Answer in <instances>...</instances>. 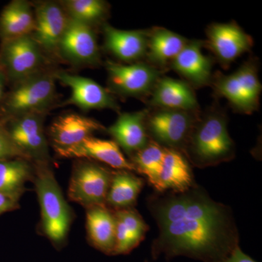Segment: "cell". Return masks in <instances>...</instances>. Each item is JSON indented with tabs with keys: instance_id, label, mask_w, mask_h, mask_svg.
Segmentation results:
<instances>
[{
	"instance_id": "cell-1",
	"label": "cell",
	"mask_w": 262,
	"mask_h": 262,
	"mask_svg": "<svg viewBox=\"0 0 262 262\" xmlns=\"http://www.w3.org/2000/svg\"><path fill=\"white\" fill-rule=\"evenodd\" d=\"M147 206L159 227L151 244L153 259L182 256L220 262L239 245L231 208L213 201L199 186L184 192L153 194Z\"/></svg>"
},
{
	"instance_id": "cell-2",
	"label": "cell",
	"mask_w": 262,
	"mask_h": 262,
	"mask_svg": "<svg viewBox=\"0 0 262 262\" xmlns=\"http://www.w3.org/2000/svg\"><path fill=\"white\" fill-rule=\"evenodd\" d=\"M188 161L198 168L215 166L232 160L235 144L229 136L227 119L219 110L210 112L194 124L184 151Z\"/></svg>"
},
{
	"instance_id": "cell-3",
	"label": "cell",
	"mask_w": 262,
	"mask_h": 262,
	"mask_svg": "<svg viewBox=\"0 0 262 262\" xmlns=\"http://www.w3.org/2000/svg\"><path fill=\"white\" fill-rule=\"evenodd\" d=\"M34 170L33 183L40 206L41 230L59 249L67 243L75 213L65 200L52 165H36Z\"/></svg>"
},
{
	"instance_id": "cell-4",
	"label": "cell",
	"mask_w": 262,
	"mask_h": 262,
	"mask_svg": "<svg viewBox=\"0 0 262 262\" xmlns=\"http://www.w3.org/2000/svg\"><path fill=\"white\" fill-rule=\"evenodd\" d=\"M54 72L49 69L13 84L0 104V121L29 114L46 115L54 108L57 98Z\"/></svg>"
},
{
	"instance_id": "cell-5",
	"label": "cell",
	"mask_w": 262,
	"mask_h": 262,
	"mask_svg": "<svg viewBox=\"0 0 262 262\" xmlns=\"http://www.w3.org/2000/svg\"><path fill=\"white\" fill-rule=\"evenodd\" d=\"M49 58L32 36L3 41L0 44V67L12 85L49 70Z\"/></svg>"
},
{
	"instance_id": "cell-6",
	"label": "cell",
	"mask_w": 262,
	"mask_h": 262,
	"mask_svg": "<svg viewBox=\"0 0 262 262\" xmlns=\"http://www.w3.org/2000/svg\"><path fill=\"white\" fill-rule=\"evenodd\" d=\"M42 114H29L3 122L10 139L26 159L34 165H52L49 142Z\"/></svg>"
},
{
	"instance_id": "cell-7",
	"label": "cell",
	"mask_w": 262,
	"mask_h": 262,
	"mask_svg": "<svg viewBox=\"0 0 262 262\" xmlns=\"http://www.w3.org/2000/svg\"><path fill=\"white\" fill-rule=\"evenodd\" d=\"M113 170L97 162L77 160L74 163L68 189L70 201L87 208L106 206Z\"/></svg>"
},
{
	"instance_id": "cell-8",
	"label": "cell",
	"mask_w": 262,
	"mask_h": 262,
	"mask_svg": "<svg viewBox=\"0 0 262 262\" xmlns=\"http://www.w3.org/2000/svg\"><path fill=\"white\" fill-rule=\"evenodd\" d=\"M192 112L157 108L148 112L146 127L151 140L184 155L189 136L198 117Z\"/></svg>"
},
{
	"instance_id": "cell-9",
	"label": "cell",
	"mask_w": 262,
	"mask_h": 262,
	"mask_svg": "<svg viewBox=\"0 0 262 262\" xmlns=\"http://www.w3.org/2000/svg\"><path fill=\"white\" fill-rule=\"evenodd\" d=\"M105 67L108 91L123 97H143L151 94L161 75L159 69L140 61L124 64L107 61Z\"/></svg>"
},
{
	"instance_id": "cell-10",
	"label": "cell",
	"mask_w": 262,
	"mask_h": 262,
	"mask_svg": "<svg viewBox=\"0 0 262 262\" xmlns=\"http://www.w3.org/2000/svg\"><path fill=\"white\" fill-rule=\"evenodd\" d=\"M32 5L35 28L31 36L48 58L58 57V46L70 20L68 15L60 2H37Z\"/></svg>"
},
{
	"instance_id": "cell-11",
	"label": "cell",
	"mask_w": 262,
	"mask_h": 262,
	"mask_svg": "<svg viewBox=\"0 0 262 262\" xmlns=\"http://www.w3.org/2000/svg\"><path fill=\"white\" fill-rule=\"evenodd\" d=\"M58 55L73 65L99 64L101 51L94 29L70 18L58 46Z\"/></svg>"
},
{
	"instance_id": "cell-12",
	"label": "cell",
	"mask_w": 262,
	"mask_h": 262,
	"mask_svg": "<svg viewBox=\"0 0 262 262\" xmlns=\"http://www.w3.org/2000/svg\"><path fill=\"white\" fill-rule=\"evenodd\" d=\"M54 75L56 80L71 90L70 97L60 106L73 105L85 112L103 108L118 111L119 106L113 94L96 81L65 71L55 70Z\"/></svg>"
},
{
	"instance_id": "cell-13",
	"label": "cell",
	"mask_w": 262,
	"mask_h": 262,
	"mask_svg": "<svg viewBox=\"0 0 262 262\" xmlns=\"http://www.w3.org/2000/svg\"><path fill=\"white\" fill-rule=\"evenodd\" d=\"M206 34V44L224 68L249 51L253 44L252 37L234 22L212 24Z\"/></svg>"
},
{
	"instance_id": "cell-14",
	"label": "cell",
	"mask_w": 262,
	"mask_h": 262,
	"mask_svg": "<svg viewBox=\"0 0 262 262\" xmlns=\"http://www.w3.org/2000/svg\"><path fill=\"white\" fill-rule=\"evenodd\" d=\"M104 130L102 124L95 119L71 113L56 117L46 134L53 150L58 151L77 145L95 132Z\"/></svg>"
},
{
	"instance_id": "cell-15",
	"label": "cell",
	"mask_w": 262,
	"mask_h": 262,
	"mask_svg": "<svg viewBox=\"0 0 262 262\" xmlns=\"http://www.w3.org/2000/svg\"><path fill=\"white\" fill-rule=\"evenodd\" d=\"M57 156L70 159L89 160L100 162L117 170L136 171L134 165L127 160L113 140H104L91 136L77 145L56 151Z\"/></svg>"
},
{
	"instance_id": "cell-16",
	"label": "cell",
	"mask_w": 262,
	"mask_h": 262,
	"mask_svg": "<svg viewBox=\"0 0 262 262\" xmlns=\"http://www.w3.org/2000/svg\"><path fill=\"white\" fill-rule=\"evenodd\" d=\"M103 47L119 61L136 63L146 57L148 32L122 30L106 23L102 26Z\"/></svg>"
},
{
	"instance_id": "cell-17",
	"label": "cell",
	"mask_w": 262,
	"mask_h": 262,
	"mask_svg": "<svg viewBox=\"0 0 262 262\" xmlns=\"http://www.w3.org/2000/svg\"><path fill=\"white\" fill-rule=\"evenodd\" d=\"M203 42L200 40L188 41L178 56L170 63L192 88L208 85L212 80V62L202 51Z\"/></svg>"
},
{
	"instance_id": "cell-18",
	"label": "cell",
	"mask_w": 262,
	"mask_h": 262,
	"mask_svg": "<svg viewBox=\"0 0 262 262\" xmlns=\"http://www.w3.org/2000/svg\"><path fill=\"white\" fill-rule=\"evenodd\" d=\"M147 113V110L122 113L106 129L113 141L130 158L144 147L150 140L146 127Z\"/></svg>"
},
{
	"instance_id": "cell-19",
	"label": "cell",
	"mask_w": 262,
	"mask_h": 262,
	"mask_svg": "<svg viewBox=\"0 0 262 262\" xmlns=\"http://www.w3.org/2000/svg\"><path fill=\"white\" fill-rule=\"evenodd\" d=\"M150 94V104L158 108L192 113L198 110L196 95L185 81L160 77Z\"/></svg>"
},
{
	"instance_id": "cell-20",
	"label": "cell",
	"mask_w": 262,
	"mask_h": 262,
	"mask_svg": "<svg viewBox=\"0 0 262 262\" xmlns=\"http://www.w3.org/2000/svg\"><path fill=\"white\" fill-rule=\"evenodd\" d=\"M86 228L90 244L106 255H114L116 242L115 211L106 206L86 209Z\"/></svg>"
},
{
	"instance_id": "cell-21",
	"label": "cell",
	"mask_w": 262,
	"mask_h": 262,
	"mask_svg": "<svg viewBox=\"0 0 262 262\" xmlns=\"http://www.w3.org/2000/svg\"><path fill=\"white\" fill-rule=\"evenodd\" d=\"M192 170L181 151L165 148V156L156 190L164 193L184 192L195 186Z\"/></svg>"
},
{
	"instance_id": "cell-22",
	"label": "cell",
	"mask_w": 262,
	"mask_h": 262,
	"mask_svg": "<svg viewBox=\"0 0 262 262\" xmlns=\"http://www.w3.org/2000/svg\"><path fill=\"white\" fill-rule=\"evenodd\" d=\"M35 28L32 3L27 0H13L0 13V40L32 35Z\"/></svg>"
},
{
	"instance_id": "cell-23",
	"label": "cell",
	"mask_w": 262,
	"mask_h": 262,
	"mask_svg": "<svg viewBox=\"0 0 262 262\" xmlns=\"http://www.w3.org/2000/svg\"><path fill=\"white\" fill-rule=\"evenodd\" d=\"M114 211L116 219L114 255L128 254L144 241L149 227L134 208Z\"/></svg>"
},
{
	"instance_id": "cell-24",
	"label": "cell",
	"mask_w": 262,
	"mask_h": 262,
	"mask_svg": "<svg viewBox=\"0 0 262 262\" xmlns=\"http://www.w3.org/2000/svg\"><path fill=\"white\" fill-rule=\"evenodd\" d=\"M180 34L168 29L156 27L148 32L146 57L150 65L160 69L170 65L188 42Z\"/></svg>"
},
{
	"instance_id": "cell-25",
	"label": "cell",
	"mask_w": 262,
	"mask_h": 262,
	"mask_svg": "<svg viewBox=\"0 0 262 262\" xmlns=\"http://www.w3.org/2000/svg\"><path fill=\"white\" fill-rule=\"evenodd\" d=\"M144 186V179L138 177L132 171H113L106 206L114 211L134 208Z\"/></svg>"
},
{
	"instance_id": "cell-26",
	"label": "cell",
	"mask_w": 262,
	"mask_h": 262,
	"mask_svg": "<svg viewBox=\"0 0 262 262\" xmlns=\"http://www.w3.org/2000/svg\"><path fill=\"white\" fill-rule=\"evenodd\" d=\"M34 165L22 158L0 161V193L20 199L34 178Z\"/></svg>"
},
{
	"instance_id": "cell-27",
	"label": "cell",
	"mask_w": 262,
	"mask_h": 262,
	"mask_svg": "<svg viewBox=\"0 0 262 262\" xmlns=\"http://www.w3.org/2000/svg\"><path fill=\"white\" fill-rule=\"evenodd\" d=\"M69 18L94 29L105 23L108 5L102 0H63L59 1Z\"/></svg>"
},
{
	"instance_id": "cell-28",
	"label": "cell",
	"mask_w": 262,
	"mask_h": 262,
	"mask_svg": "<svg viewBox=\"0 0 262 262\" xmlns=\"http://www.w3.org/2000/svg\"><path fill=\"white\" fill-rule=\"evenodd\" d=\"M165 151V147L150 139L144 147L130 158L136 171L145 176L155 189L158 187Z\"/></svg>"
},
{
	"instance_id": "cell-29",
	"label": "cell",
	"mask_w": 262,
	"mask_h": 262,
	"mask_svg": "<svg viewBox=\"0 0 262 262\" xmlns=\"http://www.w3.org/2000/svg\"><path fill=\"white\" fill-rule=\"evenodd\" d=\"M235 74L244 92L248 113H252L258 107L261 91L257 65L253 60L248 61L241 66Z\"/></svg>"
},
{
	"instance_id": "cell-30",
	"label": "cell",
	"mask_w": 262,
	"mask_h": 262,
	"mask_svg": "<svg viewBox=\"0 0 262 262\" xmlns=\"http://www.w3.org/2000/svg\"><path fill=\"white\" fill-rule=\"evenodd\" d=\"M214 87L217 94L225 98L237 111L248 114L244 92L235 72L232 75L217 76Z\"/></svg>"
},
{
	"instance_id": "cell-31",
	"label": "cell",
	"mask_w": 262,
	"mask_h": 262,
	"mask_svg": "<svg viewBox=\"0 0 262 262\" xmlns=\"http://www.w3.org/2000/svg\"><path fill=\"white\" fill-rule=\"evenodd\" d=\"M15 158L26 159L18 148L13 144L4 125L0 121V161Z\"/></svg>"
},
{
	"instance_id": "cell-32",
	"label": "cell",
	"mask_w": 262,
	"mask_h": 262,
	"mask_svg": "<svg viewBox=\"0 0 262 262\" xmlns=\"http://www.w3.org/2000/svg\"><path fill=\"white\" fill-rule=\"evenodd\" d=\"M20 199L0 193V215L20 208Z\"/></svg>"
},
{
	"instance_id": "cell-33",
	"label": "cell",
	"mask_w": 262,
	"mask_h": 262,
	"mask_svg": "<svg viewBox=\"0 0 262 262\" xmlns=\"http://www.w3.org/2000/svg\"><path fill=\"white\" fill-rule=\"evenodd\" d=\"M220 262H257L250 257L248 255L245 253L244 251L239 248V246H236L232 250V252L229 253L228 256H227L225 259Z\"/></svg>"
},
{
	"instance_id": "cell-34",
	"label": "cell",
	"mask_w": 262,
	"mask_h": 262,
	"mask_svg": "<svg viewBox=\"0 0 262 262\" xmlns=\"http://www.w3.org/2000/svg\"><path fill=\"white\" fill-rule=\"evenodd\" d=\"M8 83L6 76H5L3 69L0 67V104H1L3 98L5 97V95L6 94L5 89H6V86Z\"/></svg>"
},
{
	"instance_id": "cell-35",
	"label": "cell",
	"mask_w": 262,
	"mask_h": 262,
	"mask_svg": "<svg viewBox=\"0 0 262 262\" xmlns=\"http://www.w3.org/2000/svg\"><path fill=\"white\" fill-rule=\"evenodd\" d=\"M144 262H149V261H144Z\"/></svg>"
}]
</instances>
